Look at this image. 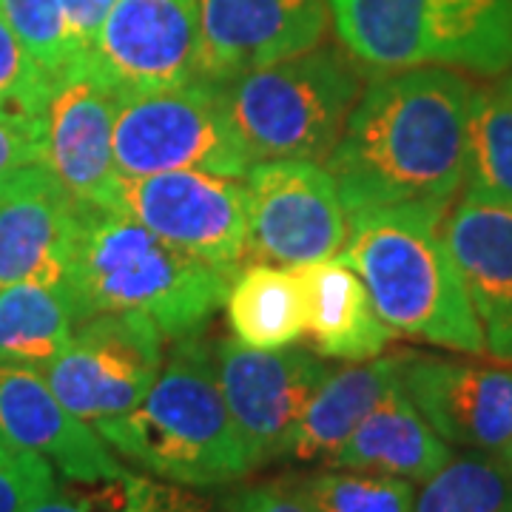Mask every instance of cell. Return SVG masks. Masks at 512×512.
<instances>
[{
    "label": "cell",
    "mask_w": 512,
    "mask_h": 512,
    "mask_svg": "<svg viewBox=\"0 0 512 512\" xmlns=\"http://www.w3.org/2000/svg\"><path fill=\"white\" fill-rule=\"evenodd\" d=\"M470 103L473 86L439 66L384 72L365 86L325 163L345 211L447 214L467 174Z\"/></svg>",
    "instance_id": "6da1fadb"
},
{
    "label": "cell",
    "mask_w": 512,
    "mask_h": 512,
    "mask_svg": "<svg viewBox=\"0 0 512 512\" xmlns=\"http://www.w3.org/2000/svg\"><path fill=\"white\" fill-rule=\"evenodd\" d=\"M237 271L174 248L120 211L83 205L69 291L80 322L94 313H140L165 342H177L220 311Z\"/></svg>",
    "instance_id": "7a4b0ae2"
},
{
    "label": "cell",
    "mask_w": 512,
    "mask_h": 512,
    "mask_svg": "<svg viewBox=\"0 0 512 512\" xmlns=\"http://www.w3.org/2000/svg\"><path fill=\"white\" fill-rule=\"evenodd\" d=\"M339 256L362 276L373 308L393 336L470 356L487 353L444 239V214L424 208L348 214V239Z\"/></svg>",
    "instance_id": "3957f363"
},
{
    "label": "cell",
    "mask_w": 512,
    "mask_h": 512,
    "mask_svg": "<svg viewBox=\"0 0 512 512\" xmlns=\"http://www.w3.org/2000/svg\"><path fill=\"white\" fill-rule=\"evenodd\" d=\"M94 430L114 453L177 487H220L254 470L200 333L177 339L143 402Z\"/></svg>",
    "instance_id": "277c9868"
},
{
    "label": "cell",
    "mask_w": 512,
    "mask_h": 512,
    "mask_svg": "<svg viewBox=\"0 0 512 512\" xmlns=\"http://www.w3.org/2000/svg\"><path fill=\"white\" fill-rule=\"evenodd\" d=\"M350 57L379 72L512 66V0H328Z\"/></svg>",
    "instance_id": "5b68a950"
},
{
    "label": "cell",
    "mask_w": 512,
    "mask_h": 512,
    "mask_svg": "<svg viewBox=\"0 0 512 512\" xmlns=\"http://www.w3.org/2000/svg\"><path fill=\"white\" fill-rule=\"evenodd\" d=\"M220 86L231 123L254 163L325 165L359 103L362 77L348 57L316 46Z\"/></svg>",
    "instance_id": "8992f818"
},
{
    "label": "cell",
    "mask_w": 512,
    "mask_h": 512,
    "mask_svg": "<svg viewBox=\"0 0 512 512\" xmlns=\"http://www.w3.org/2000/svg\"><path fill=\"white\" fill-rule=\"evenodd\" d=\"M114 163L120 177L157 171H208L245 180L251 154L239 140L220 83H191L123 97L114 120Z\"/></svg>",
    "instance_id": "52a82bcc"
},
{
    "label": "cell",
    "mask_w": 512,
    "mask_h": 512,
    "mask_svg": "<svg viewBox=\"0 0 512 512\" xmlns=\"http://www.w3.org/2000/svg\"><path fill=\"white\" fill-rule=\"evenodd\" d=\"M163 333L140 313H94L43 373L60 402L89 424L143 402L165 362Z\"/></svg>",
    "instance_id": "ba28073f"
},
{
    "label": "cell",
    "mask_w": 512,
    "mask_h": 512,
    "mask_svg": "<svg viewBox=\"0 0 512 512\" xmlns=\"http://www.w3.org/2000/svg\"><path fill=\"white\" fill-rule=\"evenodd\" d=\"M117 211L174 248L239 268L248 254V188L208 171H157L120 177Z\"/></svg>",
    "instance_id": "9c48e42d"
},
{
    "label": "cell",
    "mask_w": 512,
    "mask_h": 512,
    "mask_svg": "<svg viewBox=\"0 0 512 512\" xmlns=\"http://www.w3.org/2000/svg\"><path fill=\"white\" fill-rule=\"evenodd\" d=\"M248 251L279 265L336 256L348 239V211L336 180L311 160H262L245 174Z\"/></svg>",
    "instance_id": "30bf717a"
},
{
    "label": "cell",
    "mask_w": 512,
    "mask_h": 512,
    "mask_svg": "<svg viewBox=\"0 0 512 512\" xmlns=\"http://www.w3.org/2000/svg\"><path fill=\"white\" fill-rule=\"evenodd\" d=\"M222 396L251 467L285 458L293 430L330 370L319 353L288 345L262 350L237 339L214 348Z\"/></svg>",
    "instance_id": "8fae6325"
},
{
    "label": "cell",
    "mask_w": 512,
    "mask_h": 512,
    "mask_svg": "<svg viewBox=\"0 0 512 512\" xmlns=\"http://www.w3.org/2000/svg\"><path fill=\"white\" fill-rule=\"evenodd\" d=\"M123 97L89 57L63 74L49 94L43 114L46 168L80 205L117 211L114 120Z\"/></svg>",
    "instance_id": "7c38bea8"
},
{
    "label": "cell",
    "mask_w": 512,
    "mask_h": 512,
    "mask_svg": "<svg viewBox=\"0 0 512 512\" xmlns=\"http://www.w3.org/2000/svg\"><path fill=\"white\" fill-rule=\"evenodd\" d=\"M328 15V0H197V77L228 83L316 49Z\"/></svg>",
    "instance_id": "4fadbf2b"
},
{
    "label": "cell",
    "mask_w": 512,
    "mask_h": 512,
    "mask_svg": "<svg viewBox=\"0 0 512 512\" xmlns=\"http://www.w3.org/2000/svg\"><path fill=\"white\" fill-rule=\"evenodd\" d=\"M197 0H114L89 60L123 94L157 92L197 77Z\"/></svg>",
    "instance_id": "5bb4252c"
},
{
    "label": "cell",
    "mask_w": 512,
    "mask_h": 512,
    "mask_svg": "<svg viewBox=\"0 0 512 512\" xmlns=\"http://www.w3.org/2000/svg\"><path fill=\"white\" fill-rule=\"evenodd\" d=\"M402 387L447 444L498 453L512 439V370L407 350Z\"/></svg>",
    "instance_id": "9a60e30c"
},
{
    "label": "cell",
    "mask_w": 512,
    "mask_h": 512,
    "mask_svg": "<svg viewBox=\"0 0 512 512\" xmlns=\"http://www.w3.org/2000/svg\"><path fill=\"white\" fill-rule=\"evenodd\" d=\"M83 205L35 165L0 194V288L18 282L69 285Z\"/></svg>",
    "instance_id": "2e32d148"
},
{
    "label": "cell",
    "mask_w": 512,
    "mask_h": 512,
    "mask_svg": "<svg viewBox=\"0 0 512 512\" xmlns=\"http://www.w3.org/2000/svg\"><path fill=\"white\" fill-rule=\"evenodd\" d=\"M0 436L43 456L74 484L131 476L94 424L57 399L40 370L0 365Z\"/></svg>",
    "instance_id": "e0dca14e"
},
{
    "label": "cell",
    "mask_w": 512,
    "mask_h": 512,
    "mask_svg": "<svg viewBox=\"0 0 512 512\" xmlns=\"http://www.w3.org/2000/svg\"><path fill=\"white\" fill-rule=\"evenodd\" d=\"M464 291L495 362L512 365V205L464 194L444 222Z\"/></svg>",
    "instance_id": "ac0fdd59"
},
{
    "label": "cell",
    "mask_w": 512,
    "mask_h": 512,
    "mask_svg": "<svg viewBox=\"0 0 512 512\" xmlns=\"http://www.w3.org/2000/svg\"><path fill=\"white\" fill-rule=\"evenodd\" d=\"M308 299V336L313 353L339 362H367L382 356L396 339L379 319L362 276L342 256L293 265Z\"/></svg>",
    "instance_id": "d6986e66"
},
{
    "label": "cell",
    "mask_w": 512,
    "mask_h": 512,
    "mask_svg": "<svg viewBox=\"0 0 512 512\" xmlns=\"http://www.w3.org/2000/svg\"><path fill=\"white\" fill-rule=\"evenodd\" d=\"M453 456V444H447L424 421L399 384L367 413V419L330 458L328 467L382 473L424 484L444 464H450Z\"/></svg>",
    "instance_id": "ffe728a7"
},
{
    "label": "cell",
    "mask_w": 512,
    "mask_h": 512,
    "mask_svg": "<svg viewBox=\"0 0 512 512\" xmlns=\"http://www.w3.org/2000/svg\"><path fill=\"white\" fill-rule=\"evenodd\" d=\"M404 359L407 350L330 370L296 424L285 458L328 464L367 413L402 384Z\"/></svg>",
    "instance_id": "44dd1931"
},
{
    "label": "cell",
    "mask_w": 512,
    "mask_h": 512,
    "mask_svg": "<svg viewBox=\"0 0 512 512\" xmlns=\"http://www.w3.org/2000/svg\"><path fill=\"white\" fill-rule=\"evenodd\" d=\"M225 313L234 339L248 348H288L308 333V299L293 265L259 262L237 271Z\"/></svg>",
    "instance_id": "7402d4cb"
},
{
    "label": "cell",
    "mask_w": 512,
    "mask_h": 512,
    "mask_svg": "<svg viewBox=\"0 0 512 512\" xmlns=\"http://www.w3.org/2000/svg\"><path fill=\"white\" fill-rule=\"evenodd\" d=\"M80 313L69 285L0 288V365L46 370L69 348Z\"/></svg>",
    "instance_id": "603a6c76"
},
{
    "label": "cell",
    "mask_w": 512,
    "mask_h": 512,
    "mask_svg": "<svg viewBox=\"0 0 512 512\" xmlns=\"http://www.w3.org/2000/svg\"><path fill=\"white\" fill-rule=\"evenodd\" d=\"M464 183L470 194L512 205V72L473 89Z\"/></svg>",
    "instance_id": "cb8c5ba5"
},
{
    "label": "cell",
    "mask_w": 512,
    "mask_h": 512,
    "mask_svg": "<svg viewBox=\"0 0 512 512\" xmlns=\"http://www.w3.org/2000/svg\"><path fill=\"white\" fill-rule=\"evenodd\" d=\"M410 512H512V470L481 450L453 456L424 481Z\"/></svg>",
    "instance_id": "d4e9b609"
},
{
    "label": "cell",
    "mask_w": 512,
    "mask_h": 512,
    "mask_svg": "<svg viewBox=\"0 0 512 512\" xmlns=\"http://www.w3.org/2000/svg\"><path fill=\"white\" fill-rule=\"evenodd\" d=\"M26 512H205V507L177 484L168 487V481L131 473L83 487H55Z\"/></svg>",
    "instance_id": "484cf974"
},
{
    "label": "cell",
    "mask_w": 512,
    "mask_h": 512,
    "mask_svg": "<svg viewBox=\"0 0 512 512\" xmlns=\"http://www.w3.org/2000/svg\"><path fill=\"white\" fill-rule=\"evenodd\" d=\"M288 484L313 512H410L416 501L413 481L365 470L330 467Z\"/></svg>",
    "instance_id": "4316f807"
},
{
    "label": "cell",
    "mask_w": 512,
    "mask_h": 512,
    "mask_svg": "<svg viewBox=\"0 0 512 512\" xmlns=\"http://www.w3.org/2000/svg\"><path fill=\"white\" fill-rule=\"evenodd\" d=\"M0 15L52 83L86 60L74 43L60 0H0Z\"/></svg>",
    "instance_id": "83f0119b"
},
{
    "label": "cell",
    "mask_w": 512,
    "mask_h": 512,
    "mask_svg": "<svg viewBox=\"0 0 512 512\" xmlns=\"http://www.w3.org/2000/svg\"><path fill=\"white\" fill-rule=\"evenodd\" d=\"M52 89L55 83L43 74L0 15V114L43 117Z\"/></svg>",
    "instance_id": "f1b7e54d"
},
{
    "label": "cell",
    "mask_w": 512,
    "mask_h": 512,
    "mask_svg": "<svg viewBox=\"0 0 512 512\" xmlns=\"http://www.w3.org/2000/svg\"><path fill=\"white\" fill-rule=\"evenodd\" d=\"M55 487V467L46 458L0 436V512H26Z\"/></svg>",
    "instance_id": "f546056e"
},
{
    "label": "cell",
    "mask_w": 512,
    "mask_h": 512,
    "mask_svg": "<svg viewBox=\"0 0 512 512\" xmlns=\"http://www.w3.org/2000/svg\"><path fill=\"white\" fill-rule=\"evenodd\" d=\"M35 165H46L43 117L0 114V194Z\"/></svg>",
    "instance_id": "4dcf8cb0"
},
{
    "label": "cell",
    "mask_w": 512,
    "mask_h": 512,
    "mask_svg": "<svg viewBox=\"0 0 512 512\" xmlns=\"http://www.w3.org/2000/svg\"><path fill=\"white\" fill-rule=\"evenodd\" d=\"M231 512H313L288 481L251 487L231 501Z\"/></svg>",
    "instance_id": "1f68e13d"
},
{
    "label": "cell",
    "mask_w": 512,
    "mask_h": 512,
    "mask_svg": "<svg viewBox=\"0 0 512 512\" xmlns=\"http://www.w3.org/2000/svg\"><path fill=\"white\" fill-rule=\"evenodd\" d=\"M69 29H72L74 43L80 49V55L89 57L94 49L97 32L103 26V20L109 15V9L114 6V0H60Z\"/></svg>",
    "instance_id": "d6a6232c"
},
{
    "label": "cell",
    "mask_w": 512,
    "mask_h": 512,
    "mask_svg": "<svg viewBox=\"0 0 512 512\" xmlns=\"http://www.w3.org/2000/svg\"><path fill=\"white\" fill-rule=\"evenodd\" d=\"M501 453H504V461H507V467H510V470H512V439L507 441V447H504Z\"/></svg>",
    "instance_id": "836d02e7"
}]
</instances>
